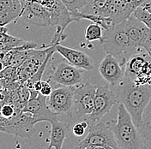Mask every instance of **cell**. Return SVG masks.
Returning a JSON list of instances; mask_svg holds the SVG:
<instances>
[{"label": "cell", "instance_id": "6da1fadb", "mask_svg": "<svg viewBox=\"0 0 151 149\" xmlns=\"http://www.w3.org/2000/svg\"><path fill=\"white\" fill-rule=\"evenodd\" d=\"M115 92L118 102L125 107L135 126L139 128L142 122L143 112L151 100L150 85H136L130 81L123 80L117 86Z\"/></svg>", "mask_w": 151, "mask_h": 149}, {"label": "cell", "instance_id": "7a4b0ae2", "mask_svg": "<svg viewBox=\"0 0 151 149\" xmlns=\"http://www.w3.org/2000/svg\"><path fill=\"white\" fill-rule=\"evenodd\" d=\"M106 123L113 131L119 148L146 149L140 132L122 104H118L117 119L106 122Z\"/></svg>", "mask_w": 151, "mask_h": 149}, {"label": "cell", "instance_id": "3957f363", "mask_svg": "<svg viewBox=\"0 0 151 149\" xmlns=\"http://www.w3.org/2000/svg\"><path fill=\"white\" fill-rule=\"evenodd\" d=\"M124 21L114 25L109 30H104L101 43L105 52L118 58L123 67L132 54L143 49L134 46L125 30Z\"/></svg>", "mask_w": 151, "mask_h": 149}, {"label": "cell", "instance_id": "277c9868", "mask_svg": "<svg viewBox=\"0 0 151 149\" xmlns=\"http://www.w3.org/2000/svg\"><path fill=\"white\" fill-rule=\"evenodd\" d=\"M124 80L136 85L151 84V56L142 49L132 54L124 65Z\"/></svg>", "mask_w": 151, "mask_h": 149}, {"label": "cell", "instance_id": "5b68a950", "mask_svg": "<svg viewBox=\"0 0 151 149\" xmlns=\"http://www.w3.org/2000/svg\"><path fill=\"white\" fill-rule=\"evenodd\" d=\"M97 87L98 86L89 82L74 87L71 117H76L77 119L82 118L83 120L92 113Z\"/></svg>", "mask_w": 151, "mask_h": 149}, {"label": "cell", "instance_id": "8992f818", "mask_svg": "<svg viewBox=\"0 0 151 149\" xmlns=\"http://www.w3.org/2000/svg\"><path fill=\"white\" fill-rule=\"evenodd\" d=\"M118 103L116 92L112 90L109 86H98L94 97L93 112L85 119L89 122V125L100 122L105 115L110 112L113 105Z\"/></svg>", "mask_w": 151, "mask_h": 149}, {"label": "cell", "instance_id": "52a82bcc", "mask_svg": "<svg viewBox=\"0 0 151 149\" xmlns=\"http://www.w3.org/2000/svg\"><path fill=\"white\" fill-rule=\"evenodd\" d=\"M38 122L31 115L24 113L22 111L9 119L0 118V131H4L9 134H13L21 137L30 138L35 131V125Z\"/></svg>", "mask_w": 151, "mask_h": 149}, {"label": "cell", "instance_id": "ba28073f", "mask_svg": "<svg viewBox=\"0 0 151 149\" xmlns=\"http://www.w3.org/2000/svg\"><path fill=\"white\" fill-rule=\"evenodd\" d=\"M90 145H107L118 148L113 131L106 122L100 121L89 125L87 135L78 142L76 149H83Z\"/></svg>", "mask_w": 151, "mask_h": 149}, {"label": "cell", "instance_id": "9c48e42d", "mask_svg": "<svg viewBox=\"0 0 151 149\" xmlns=\"http://www.w3.org/2000/svg\"><path fill=\"white\" fill-rule=\"evenodd\" d=\"M73 88L74 87L60 86L52 89L47 100V105L51 111L58 115L67 114L71 117L73 110Z\"/></svg>", "mask_w": 151, "mask_h": 149}, {"label": "cell", "instance_id": "30bf717a", "mask_svg": "<svg viewBox=\"0 0 151 149\" xmlns=\"http://www.w3.org/2000/svg\"><path fill=\"white\" fill-rule=\"evenodd\" d=\"M83 79L82 69L71 65L65 59L58 63L50 74V80L59 86L76 87L82 83Z\"/></svg>", "mask_w": 151, "mask_h": 149}, {"label": "cell", "instance_id": "8fae6325", "mask_svg": "<svg viewBox=\"0 0 151 149\" xmlns=\"http://www.w3.org/2000/svg\"><path fill=\"white\" fill-rule=\"evenodd\" d=\"M50 47L51 45L49 44L42 50L32 49L30 51L26 60L17 68V71L16 72V74L19 81L25 82L37 72L40 67L42 65L47 58Z\"/></svg>", "mask_w": 151, "mask_h": 149}, {"label": "cell", "instance_id": "7c38bea8", "mask_svg": "<svg viewBox=\"0 0 151 149\" xmlns=\"http://www.w3.org/2000/svg\"><path fill=\"white\" fill-rule=\"evenodd\" d=\"M47 99V97L39 93L36 97L30 98L21 111L31 115L38 122L47 121L51 123L52 122L58 119V115L51 111L48 107Z\"/></svg>", "mask_w": 151, "mask_h": 149}, {"label": "cell", "instance_id": "4fadbf2b", "mask_svg": "<svg viewBox=\"0 0 151 149\" xmlns=\"http://www.w3.org/2000/svg\"><path fill=\"white\" fill-rule=\"evenodd\" d=\"M99 73L104 80L112 86L120 84L124 77V67L119 59L110 54H106L99 65Z\"/></svg>", "mask_w": 151, "mask_h": 149}, {"label": "cell", "instance_id": "5bb4252c", "mask_svg": "<svg viewBox=\"0 0 151 149\" xmlns=\"http://www.w3.org/2000/svg\"><path fill=\"white\" fill-rule=\"evenodd\" d=\"M26 22L39 27L51 26L50 12L40 2L33 0L22 9V16Z\"/></svg>", "mask_w": 151, "mask_h": 149}, {"label": "cell", "instance_id": "9a60e30c", "mask_svg": "<svg viewBox=\"0 0 151 149\" xmlns=\"http://www.w3.org/2000/svg\"><path fill=\"white\" fill-rule=\"evenodd\" d=\"M56 52H58L66 61L71 65L82 69L90 71L94 69V62L92 58L82 51H78L73 48L65 47L60 45V43L56 44Z\"/></svg>", "mask_w": 151, "mask_h": 149}, {"label": "cell", "instance_id": "2e32d148", "mask_svg": "<svg viewBox=\"0 0 151 149\" xmlns=\"http://www.w3.org/2000/svg\"><path fill=\"white\" fill-rule=\"evenodd\" d=\"M48 11L50 12L51 26L57 28L55 34L65 39L64 32L70 23L76 21L75 18L60 0H57L56 3L48 9Z\"/></svg>", "mask_w": 151, "mask_h": 149}, {"label": "cell", "instance_id": "e0dca14e", "mask_svg": "<svg viewBox=\"0 0 151 149\" xmlns=\"http://www.w3.org/2000/svg\"><path fill=\"white\" fill-rule=\"evenodd\" d=\"M145 0H111L110 16L115 24L127 20Z\"/></svg>", "mask_w": 151, "mask_h": 149}, {"label": "cell", "instance_id": "ac0fdd59", "mask_svg": "<svg viewBox=\"0 0 151 149\" xmlns=\"http://www.w3.org/2000/svg\"><path fill=\"white\" fill-rule=\"evenodd\" d=\"M124 22L125 30L134 46L142 48V47L149 36L151 29L147 28L133 15H132L127 20H125Z\"/></svg>", "mask_w": 151, "mask_h": 149}, {"label": "cell", "instance_id": "d6986e66", "mask_svg": "<svg viewBox=\"0 0 151 149\" xmlns=\"http://www.w3.org/2000/svg\"><path fill=\"white\" fill-rule=\"evenodd\" d=\"M22 6L20 0H0V26L5 27L22 16Z\"/></svg>", "mask_w": 151, "mask_h": 149}, {"label": "cell", "instance_id": "ffe728a7", "mask_svg": "<svg viewBox=\"0 0 151 149\" xmlns=\"http://www.w3.org/2000/svg\"><path fill=\"white\" fill-rule=\"evenodd\" d=\"M52 129L50 135V148L54 149H63V144L66 140L70 127L67 123L62 122L58 119L52 122Z\"/></svg>", "mask_w": 151, "mask_h": 149}, {"label": "cell", "instance_id": "44dd1931", "mask_svg": "<svg viewBox=\"0 0 151 149\" xmlns=\"http://www.w3.org/2000/svg\"><path fill=\"white\" fill-rule=\"evenodd\" d=\"M110 1L111 0H88L87 5L81 13L93 14L105 17H109Z\"/></svg>", "mask_w": 151, "mask_h": 149}, {"label": "cell", "instance_id": "7402d4cb", "mask_svg": "<svg viewBox=\"0 0 151 149\" xmlns=\"http://www.w3.org/2000/svg\"><path fill=\"white\" fill-rule=\"evenodd\" d=\"M71 15L75 18L76 22L80 21L82 19L88 20V21H90L92 23L98 24L99 26H101L103 28V30L105 31L109 30L110 28H113L114 25H116L111 17H105L101 16H97V15H93V14H85V13H81V12H76Z\"/></svg>", "mask_w": 151, "mask_h": 149}, {"label": "cell", "instance_id": "603a6c76", "mask_svg": "<svg viewBox=\"0 0 151 149\" xmlns=\"http://www.w3.org/2000/svg\"><path fill=\"white\" fill-rule=\"evenodd\" d=\"M141 134L144 144L151 142V100L142 114V125L137 128Z\"/></svg>", "mask_w": 151, "mask_h": 149}, {"label": "cell", "instance_id": "cb8c5ba5", "mask_svg": "<svg viewBox=\"0 0 151 149\" xmlns=\"http://www.w3.org/2000/svg\"><path fill=\"white\" fill-rule=\"evenodd\" d=\"M103 28L98 24H89L85 30V39L88 43L98 40L101 44L103 41Z\"/></svg>", "mask_w": 151, "mask_h": 149}, {"label": "cell", "instance_id": "d4e9b609", "mask_svg": "<svg viewBox=\"0 0 151 149\" xmlns=\"http://www.w3.org/2000/svg\"><path fill=\"white\" fill-rule=\"evenodd\" d=\"M66 8L69 9V11L71 14H74L76 12H82V10L84 9L87 5L88 0H60Z\"/></svg>", "mask_w": 151, "mask_h": 149}, {"label": "cell", "instance_id": "484cf974", "mask_svg": "<svg viewBox=\"0 0 151 149\" xmlns=\"http://www.w3.org/2000/svg\"><path fill=\"white\" fill-rule=\"evenodd\" d=\"M132 15L138 21H140L142 23H143L147 28L151 29V14L147 9L140 5L137 8Z\"/></svg>", "mask_w": 151, "mask_h": 149}, {"label": "cell", "instance_id": "4316f807", "mask_svg": "<svg viewBox=\"0 0 151 149\" xmlns=\"http://www.w3.org/2000/svg\"><path fill=\"white\" fill-rule=\"evenodd\" d=\"M16 109L12 105H4L2 106L0 110V115L2 117L9 119L13 117L16 115Z\"/></svg>", "mask_w": 151, "mask_h": 149}, {"label": "cell", "instance_id": "83f0119b", "mask_svg": "<svg viewBox=\"0 0 151 149\" xmlns=\"http://www.w3.org/2000/svg\"><path fill=\"white\" fill-rule=\"evenodd\" d=\"M86 130H87V129L83 126L82 122H76V124H74V126L72 127V132H73V134L75 135L76 136H77V137L83 136Z\"/></svg>", "mask_w": 151, "mask_h": 149}, {"label": "cell", "instance_id": "f1b7e54d", "mask_svg": "<svg viewBox=\"0 0 151 149\" xmlns=\"http://www.w3.org/2000/svg\"><path fill=\"white\" fill-rule=\"evenodd\" d=\"M52 92V87L50 85L48 82L46 81H42V85H41V88L40 90V93H41L42 95L48 97Z\"/></svg>", "mask_w": 151, "mask_h": 149}, {"label": "cell", "instance_id": "f546056e", "mask_svg": "<svg viewBox=\"0 0 151 149\" xmlns=\"http://www.w3.org/2000/svg\"><path fill=\"white\" fill-rule=\"evenodd\" d=\"M142 47L151 56V30L150 34H149V36L146 39L145 42L143 43V45H142Z\"/></svg>", "mask_w": 151, "mask_h": 149}, {"label": "cell", "instance_id": "4dcf8cb0", "mask_svg": "<svg viewBox=\"0 0 151 149\" xmlns=\"http://www.w3.org/2000/svg\"><path fill=\"white\" fill-rule=\"evenodd\" d=\"M83 149H117L107 145H90Z\"/></svg>", "mask_w": 151, "mask_h": 149}, {"label": "cell", "instance_id": "1f68e13d", "mask_svg": "<svg viewBox=\"0 0 151 149\" xmlns=\"http://www.w3.org/2000/svg\"><path fill=\"white\" fill-rule=\"evenodd\" d=\"M56 2L57 0H40L41 4H42L44 7H46L47 9H49V8H51Z\"/></svg>", "mask_w": 151, "mask_h": 149}, {"label": "cell", "instance_id": "d6a6232c", "mask_svg": "<svg viewBox=\"0 0 151 149\" xmlns=\"http://www.w3.org/2000/svg\"><path fill=\"white\" fill-rule=\"evenodd\" d=\"M141 6H142L145 9H147L150 13L151 14V0H145Z\"/></svg>", "mask_w": 151, "mask_h": 149}, {"label": "cell", "instance_id": "836d02e7", "mask_svg": "<svg viewBox=\"0 0 151 149\" xmlns=\"http://www.w3.org/2000/svg\"><path fill=\"white\" fill-rule=\"evenodd\" d=\"M31 1H33V0H20L21 4H22V9H24V7L28 4V3H30Z\"/></svg>", "mask_w": 151, "mask_h": 149}, {"label": "cell", "instance_id": "e575fe53", "mask_svg": "<svg viewBox=\"0 0 151 149\" xmlns=\"http://www.w3.org/2000/svg\"><path fill=\"white\" fill-rule=\"evenodd\" d=\"M145 147H146V149H151V142L148 143V144H146V145H145Z\"/></svg>", "mask_w": 151, "mask_h": 149}, {"label": "cell", "instance_id": "d590c367", "mask_svg": "<svg viewBox=\"0 0 151 149\" xmlns=\"http://www.w3.org/2000/svg\"><path fill=\"white\" fill-rule=\"evenodd\" d=\"M4 64L0 61V71H2L3 69H4Z\"/></svg>", "mask_w": 151, "mask_h": 149}, {"label": "cell", "instance_id": "8d00e7d4", "mask_svg": "<svg viewBox=\"0 0 151 149\" xmlns=\"http://www.w3.org/2000/svg\"><path fill=\"white\" fill-rule=\"evenodd\" d=\"M47 149H54V148H50V147H48Z\"/></svg>", "mask_w": 151, "mask_h": 149}, {"label": "cell", "instance_id": "74e56055", "mask_svg": "<svg viewBox=\"0 0 151 149\" xmlns=\"http://www.w3.org/2000/svg\"><path fill=\"white\" fill-rule=\"evenodd\" d=\"M37 1H39V2H40V0H37Z\"/></svg>", "mask_w": 151, "mask_h": 149}, {"label": "cell", "instance_id": "f35d334b", "mask_svg": "<svg viewBox=\"0 0 151 149\" xmlns=\"http://www.w3.org/2000/svg\"><path fill=\"white\" fill-rule=\"evenodd\" d=\"M117 149H121V148H117Z\"/></svg>", "mask_w": 151, "mask_h": 149}, {"label": "cell", "instance_id": "ab89813d", "mask_svg": "<svg viewBox=\"0 0 151 149\" xmlns=\"http://www.w3.org/2000/svg\"><path fill=\"white\" fill-rule=\"evenodd\" d=\"M150 86H151V84H150Z\"/></svg>", "mask_w": 151, "mask_h": 149}]
</instances>
